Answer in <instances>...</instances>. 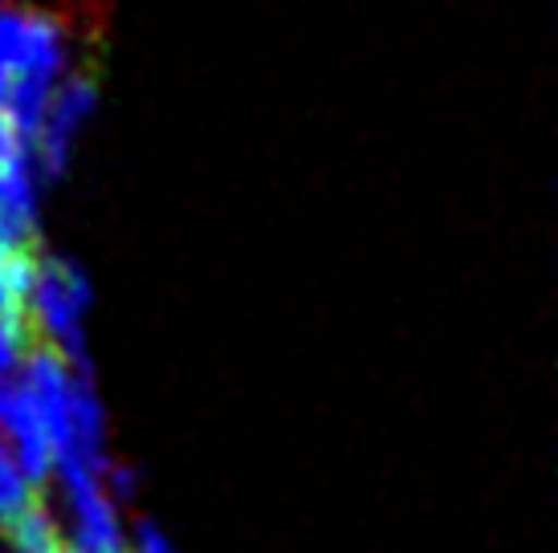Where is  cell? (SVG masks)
<instances>
[{
	"label": "cell",
	"instance_id": "3957f363",
	"mask_svg": "<svg viewBox=\"0 0 558 553\" xmlns=\"http://www.w3.org/2000/svg\"><path fill=\"white\" fill-rule=\"evenodd\" d=\"M41 196H46V184L33 163L29 138L0 114V245H37Z\"/></svg>",
	"mask_w": 558,
	"mask_h": 553
},
{
	"label": "cell",
	"instance_id": "9c48e42d",
	"mask_svg": "<svg viewBox=\"0 0 558 553\" xmlns=\"http://www.w3.org/2000/svg\"><path fill=\"white\" fill-rule=\"evenodd\" d=\"M126 550L131 553H180V545H175L151 517H143V521H135V533H126Z\"/></svg>",
	"mask_w": 558,
	"mask_h": 553
},
{
	"label": "cell",
	"instance_id": "30bf717a",
	"mask_svg": "<svg viewBox=\"0 0 558 553\" xmlns=\"http://www.w3.org/2000/svg\"><path fill=\"white\" fill-rule=\"evenodd\" d=\"M62 553H70V550H62Z\"/></svg>",
	"mask_w": 558,
	"mask_h": 553
},
{
	"label": "cell",
	"instance_id": "5b68a950",
	"mask_svg": "<svg viewBox=\"0 0 558 553\" xmlns=\"http://www.w3.org/2000/svg\"><path fill=\"white\" fill-rule=\"evenodd\" d=\"M0 444L9 447L16 468L29 477L33 489H46L53 477V447H49L46 423L33 407L29 391L16 374L0 379Z\"/></svg>",
	"mask_w": 558,
	"mask_h": 553
},
{
	"label": "cell",
	"instance_id": "277c9868",
	"mask_svg": "<svg viewBox=\"0 0 558 553\" xmlns=\"http://www.w3.org/2000/svg\"><path fill=\"white\" fill-rule=\"evenodd\" d=\"M62 508L70 538V553H131L126 550V521L123 508L110 501L102 477H58Z\"/></svg>",
	"mask_w": 558,
	"mask_h": 553
},
{
	"label": "cell",
	"instance_id": "52a82bcc",
	"mask_svg": "<svg viewBox=\"0 0 558 553\" xmlns=\"http://www.w3.org/2000/svg\"><path fill=\"white\" fill-rule=\"evenodd\" d=\"M33 484H29V477L16 468V460L9 456V447L0 444V529L13 521L21 508L29 505V501H37L33 496Z\"/></svg>",
	"mask_w": 558,
	"mask_h": 553
},
{
	"label": "cell",
	"instance_id": "8992f818",
	"mask_svg": "<svg viewBox=\"0 0 558 553\" xmlns=\"http://www.w3.org/2000/svg\"><path fill=\"white\" fill-rule=\"evenodd\" d=\"M33 261L37 248L0 245V314H25V293L33 281Z\"/></svg>",
	"mask_w": 558,
	"mask_h": 553
},
{
	"label": "cell",
	"instance_id": "ba28073f",
	"mask_svg": "<svg viewBox=\"0 0 558 553\" xmlns=\"http://www.w3.org/2000/svg\"><path fill=\"white\" fill-rule=\"evenodd\" d=\"M33 346V330L25 322V314H0V379L16 374L21 358Z\"/></svg>",
	"mask_w": 558,
	"mask_h": 553
},
{
	"label": "cell",
	"instance_id": "6da1fadb",
	"mask_svg": "<svg viewBox=\"0 0 558 553\" xmlns=\"http://www.w3.org/2000/svg\"><path fill=\"white\" fill-rule=\"evenodd\" d=\"M90 306H94L90 273L74 257L37 253L29 293H25V306H21L25 309V322H29L33 339H41V346L58 351L82 374H94L90 342H86Z\"/></svg>",
	"mask_w": 558,
	"mask_h": 553
},
{
	"label": "cell",
	"instance_id": "7a4b0ae2",
	"mask_svg": "<svg viewBox=\"0 0 558 553\" xmlns=\"http://www.w3.org/2000/svg\"><path fill=\"white\" fill-rule=\"evenodd\" d=\"M98 114V82H94L86 70H70V74L53 86L49 94V107L41 114V126L37 135L29 138L33 147V163H37V175L41 184L53 187L62 184L70 168H74V155H78V143L86 135L90 119Z\"/></svg>",
	"mask_w": 558,
	"mask_h": 553
}]
</instances>
